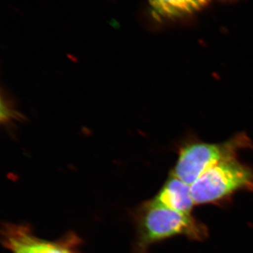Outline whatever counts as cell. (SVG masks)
Here are the masks:
<instances>
[{
    "label": "cell",
    "instance_id": "4",
    "mask_svg": "<svg viewBox=\"0 0 253 253\" xmlns=\"http://www.w3.org/2000/svg\"><path fill=\"white\" fill-rule=\"evenodd\" d=\"M2 242L11 253H78L74 237L49 241L37 237L26 226L6 224Z\"/></svg>",
    "mask_w": 253,
    "mask_h": 253
},
{
    "label": "cell",
    "instance_id": "7",
    "mask_svg": "<svg viewBox=\"0 0 253 253\" xmlns=\"http://www.w3.org/2000/svg\"><path fill=\"white\" fill-rule=\"evenodd\" d=\"M16 117V112L12 109H10L6 103H5L3 99L1 102V121L8 122L14 118Z\"/></svg>",
    "mask_w": 253,
    "mask_h": 253
},
{
    "label": "cell",
    "instance_id": "6",
    "mask_svg": "<svg viewBox=\"0 0 253 253\" xmlns=\"http://www.w3.org/2000/svg\"><path fill=\"white\" fill-rule=\"evenodd\" d=\"M208 0H149L151 16L157 21L184 17L199 11Z\"/></svg>",
    "mask_w": 253,
    "mask_h": 253
},
{
    "label": "cell",
    "instance_id": "1",
    "mask_svg": "<svg viewBox=\"0 0 253 253\" xmlns=\"http://www.w3.org/2000/svg\"><path fill=\"white\" fill-rule=\"evenodd\" d=\"M136 222V253H147L153 244L174 236L197 241H204L208 236L207 226L192 215L168 209L154 199L141 205Z\"/></svg>",
    "mask_w": 253,
    "mask_h": 253
},
{
    "label": "cell",
    "instance_id": "3",
    "mask_svg": "<svg viewBox=\"0 0 253 253\" xmlns=\"http://www.w3.org/2000/svg\"><path fill=\"white\" fill-rule=\"evenodd\" d=\"M251 146V139L242 133L219 144L197 142L187 145L179 151L171 174L191 186L210 168L236 158L239 151Z\"/></svg>",
    "mask_w": 253,
    "mask_h": 253
},
{
    "label": "cell",
    "instance_id": "5",
    "mask_svg": "<svg viewBox=\"0 0 253 253\" xmlns=\"http://www.w3.org/2000/svg\"><path fill=\"white\" fill-rule=\"evenodd\" d=\"M158 204L176 212L192 215L195 204L191 186L171 174L153 199Z\"/></svg>",
    "mask_w": 253,
    "mask_h": 253
},
{
    "label": "cell",
    "instance_id": "2",
    "mask_svg": "<svg viewBox=\"0 0 253 253\" xmlns=\"http://www.w3.org/2000/svg\"><path fill=\"white\" fill-rule=\"evenodd\" d=\"M191 190L196 205L219 204L239 191L253 192V169L236 158L229 160L208 169Z\"/></svg>",
    "mask_w": 253,
    "mask_h": 253
}]
</instances>
